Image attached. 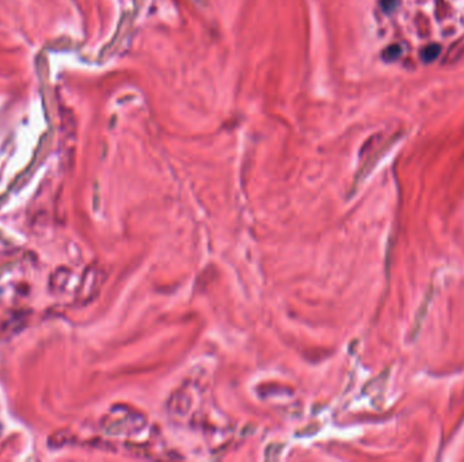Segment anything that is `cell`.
Masks as SVG:
<instances>
[{"label": "cell", "instance_id": "obj_1", "mask_svg": "<svg viewBox=\"0 0 464 462\" xmlns=\"http://www.w3.org/2000/svg\"><path fill=\"white\" fill-rule=\"evenodd\" d=\"M464 57V36L457 38L453 44L448 48L444 54L442 64L444 65H453Z\"/></svg>", "mask_w": 464, "mask_h": 462}, {"label": "cell", "instance_id": "obj_2", "mask_svg": "<svg viewBox=\"0 0 464 462\" xmlns=\"http://www.w3.org/2000/svg\"><path fill=\"white\" fill-rule=\"evenodd\" d=\"M432 294H433V290H432V288H430V290H429L428 293H426V296H425L422 305H421V308L418 309V313H417V316H415L414 327H413V329H411V332H413V338H415V336L418 335V331L421 329L422 321H424L425 316H426V313H428V307H429V304H430V300H432Z\"/></svg>", "mask_w": 464, "mask_h": 462}, {"label": "cell", "instance_id": "obj_3", "mask_svg": "<svg viewBox=\"0 0 464 462\" xmlns=\"http://www.w3.org/2000/svg\"><path fill=\"white\" fill-rule=\"evenodd\" d=\"M441 53V46L438 44H429L421 50V60L424 62H432Z\"/></svg>", "mask_w": 464, "mask_h": 462}, {"label": "cell", "instance_id": "obj_4", "mask_svg": "<svg viewBox=\"0 0 464 462\" xmlns=\"http://www.w3.org/2000/svg\"><path fill=\"white\" fill-rule=\"evenodd\" d=\"M402 54V48L399 45H391L383 52V58L385 61H395Z\"/></svg>", "mask_w": 464, "mask_h": 462}, {"label": "cell", "instance_id": "obj_5", "mask_svg": "<svg viewBox=\"0 0 464 462\" xmlns=\"http://www.w3.org/2000/svg\"><path fill=\"white\" fill-rule=\"evenodd\" d=\"M381 6L385 11H391L397 6V2L395 0H381Z\"/></svg>", "mask_w": 464, "mask_h": 462}]
</instances>
